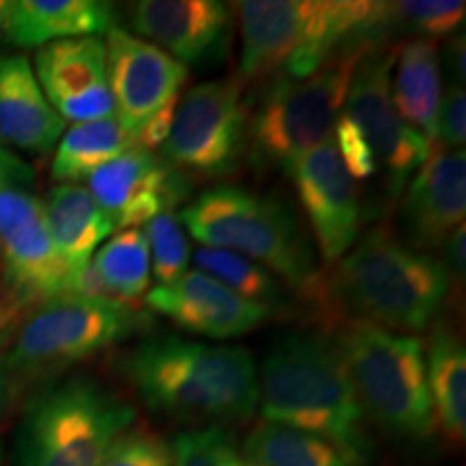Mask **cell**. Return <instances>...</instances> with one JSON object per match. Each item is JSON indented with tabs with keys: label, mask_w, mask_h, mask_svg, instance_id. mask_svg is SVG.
<instances>
[{
	"label": "cell",
	"mask_w": 466,
	"mask_h": 466,
	"mask_svg": "<svg viewBox=\"0 0 466 466\" xmlns=\"http://www.w3.org/2000/svg\"><path fill=\"white\" fill-rule=\"evenodd\" d=\"M124 370L145 406L184 421H247L259 401L258 367L240 346L149 337L130 350Z\"/></svg>",
	"instance_id": "1"
},
{
	"label": "cell",
	"mask_w": 466,
	"mask_h": 466,
	"mask_svg": "<svg viewBox=\"0 0 466 466\" xmlns=\"http://www.w3.org/2000/svg\"><path fill=\"white\" fill-rule=\"evenodd\" d=\"M258 382L264 421L318 436L354 466L374 460L367 419L329 339L283 335L258 370Z\"/></svg>",
	"instance_id": "2"
},
{
	"label": "cell",
	"mask_w": 466,
	"mask_h": 466,
	"mask_svg": "<svg viewBox=\"0 0 466 466\" xmlns=\"http://www.w3.org/2000/svg\"><path fill=\"white\" fill-rule=\"evenodd\" d=\"M242 80L305 78L339 55L343 44L378 42L384 3L363 0H244Z\"/></svg>",
	"instance_id": "3"
},
{
	"label": "cell",
	"mask_w": 466,
	"mask_h": 466,
	"mask_svg": "<svg viewBox=\"0 0 466 466\" xmlns=\"http://www.w3.org/2000/svg\"><path fill=\"white\" fill-rule=\"evenodd\" d=\"M450 285L445 261L374 229L337 261L322 305L393 333H421L439 316Z\"/></svg>",
	"instance_id": "4"
},
{
	"label": "cell",
	"mask_w": 466,
	"mask_h": 466,
	"mask_svg": "<svg viewBox=\"0 0 466 466\" xmlns=\"http://www.w3.org/2000/svg\"><path fill=\"white\" fill-rule=\"evenodd\" d=\"M179 220L203 247L244 255L322 305L324 281L316 255L283 201L223 184L195 197Z\"/></svg>",
	"instance_id": "5"
},
{
	"label": "cell",
	"mask_w": 466,
	"mask_h": 466,
	"mask_svg": "<svg viewBox=\"0 0 466 466\" xmlns=\"http://www.w3.org/2000/svg\"><path fill=\"white\" fill-rule=\"evenodd\" d=\"M335 348L365 419L398 439L428 441L436 432L423 343L382 326L348 319Z\"/></svg>",
	"instance_id": "6"
},
{
	"label": "cell",
	"mask_w": 466,
	"mask_h": 466,
	"mask_svg": "<svg viewBox=\"0 0 466 466\" xmlns=\"http://www.w3.org/2000/svg\"><path fill=\"white\" fill-rule=\"evenodd\" d=\"M134 408L102 382L76 376L28 401L17 428V466H102Z\"/></svg>",
	"instance_id": "7"
},
{
	"label": "cell",
	"mask_w": 466,
	"mask_h": 466,
	"mask_svg": "<svg viewBox=\"0 0 466 466\" xmlns=\"http://www.w3.org/2000/svg\"><path fill=\"white\" fill-rule=\"evenodd\" d=\"M378 42L352 44L333 61L305 78H279L248 119V147L264 167H291L311 149L333 138L346 106L354 69L367 48Z\"/></svg>",
	"instance_id": "8"
},
{
	"label": "cell",
	"mask_w": 466,
	"mask_h": 466,
	"mask_svg": "<svg viewBox=\"0 0 466 466\" xmlns=\"http://www.w3.org/2000/svg\"><path fill=\"white\" fill-rule=\"evenodd\" d=\"M143 324L132 307L66 294L46 300L28 316L7 352L15 371L55 370L96 357Z\"/></svg>",
	"instance_id": "9"
},
{
	"label": "cell",
	"mask_w": 466,
	"mask_h": 466,
	"mask_svg": "<svg viewBox=\"0 0 466 466\" xmlns=\"http://www.w3.org/2000/svg\"><path fill=\"white\" fill-rule=\"evenodd\" d=\"M248 147V108L240 80H209L179 96L162 149L175 168L225 177Z\"/></svg>",
	"instance_id": "10"
},
{
	"label": "cell",
	"mask_w": 466,
	"mask_h": 466,
	"mask_svg": "<svg viewBox=\"0 0 466 466\" xmlns=\"http://www.w3.org/2000/svg\"><path fill=\"white\" fill-rule=\"evenodd\" d=\"M393 52L371 46L360 56L350 83L346 106L370 143L378 165L389 175L393 197H400L425 160L432 154V143L398 113L391 97Z\"/></svg>",
	"instance_id": "11"
},
{
	"label": "cell",
	"mask_w": 466,
	"mask_h": 466,
	"mask_svg": "<svg viewBox=\"0 0 466 466\" xmlns=\"http://www.w3.org/2000/svg\"><path fill=\"white\" fill-rule=\"evenodd\" d=\"M0 253L22 299L46 302L69 291L74 270L52 240L44 203L25 186H0Z\"/></svg>",
	"instance_id": "12"
},
{
	"label": "cell",
	"mask_w": 466,
	"mask_h": 466,
	"mask_svg": "<svg viewBox=\"0 0 466 466\" xmlns=\"http://www.w3.org/2000/svg\"><path fill=\"white\" fill-rule=\"evenodd\" d=\"M104 44L115 116L134 141L151 116L179 100L188 67L119 26L110 28Z\"/></svg>",
	"instance_id": "13"
},
{
	"label": "cell",
	"mask_w": 466,
	"mask_h": 466,
	"mask_svg": "<svg viewBox=\"0 0 466 466\" xmlns=\"http://www.w3.org/2000/svg\"><path fill=\"white\" fill-rule=\"evenodd\" d=\"M296 192L326 264H337L359 240L360 201L357 182L346 171L333 138L291 167Z\"/></svg>",
	"instance_id": "14"
},
{
	"label": "cell",
	"mask_w": 466,
	"mask_h": 466,
	"mask_svg": "<svg viewBox=\"0 0 466 466\" xmlns=\"http://www.w3.org/2000/svg\"><path fill=\"white\" fill-rule=\"evenodd\" d=\"M85 188L115 229H132L184 201L188 184L154 151L132 147L89 175Z\"/></svg>",
	"instance_id": "15"
},
{
	"label": "cell",
	"mask_w": 466,
	"mask_h": 466,
	"mask_svg": "<svg viewBox=\"0 0 466 466\" xmlns=\"http://www.w3.org/2000/svg\"><path fill=\"white\" fill-rule=\"evenodd\" d=\"M33 72L46 100L66 124L115 115L106 44L102 37L66 39L44 46L35 55Z\"/></svg>",
	"instance_id": "16"
},
{
	"label": "cell",
	"mask_w": 466,
	"mask_h": 466,
	"mask_svg": "<svg viewBox=\"0 0 466 466\" xmlns=\"http://www.w3.org/2000/svg\"><path fill=\"white\" fill-rule=\"evenodd\" d=\"M130 25L182 66H201L227 52L231 9L217 0H141L130 7Z\"/></svg>",
	"instance_id": "17"
},
{
	"label": "cell",
	"mask_w": 466,
	"mask_h": 466,
	"mask_svg": "<svg viewBox=\"0 0 466 466\" xmlns=\"http://www.w3.org/2000/svg\"><path fill=\"white\" fill-rule=\"evenodd\" d=\"M145 302L179 329L218 341L247 335L272 316L270 309L244 299L199 270H188L167 288L147 291Z\"/></svg>",
	"instance_id": "18"
},
{
	"label": "cell",
	"mask_w": 466,
	"mask_h": 466,
	"mask_svg": "<svg viewBox=\"0 0 466 466\" xmlns=\"http://www.w3.org/2000/svg\"><path fill=\"white\" fill-rule=\"evenodd\" d=\"M466 217L464 149H436L408 182L404 229L417 248H439Z\"/></svg>",
	"instance_id": "19"
},
{
	"label": "cell",
	"mask_w": 466,
	"mask_h": 466,
	"mask_svg": "<svg viewBox=\"0 0 466 466\" xmlns=\"http://www.w3.org/2000/svg\"><path fill=\"white\" fill-rule=\"evenodd\" d=\"M66 132V121L46 100L31 61L0 52V145L46 156Z\"/></svg>",
	"instance_id": "20"
},
{
	"label": "cell",
	"mask_w": 466,
	"mask_h": 466,
	"mask_svg": "<svg viewBox=\"0 0 466 466\" xmlns=\"http://www.w3.org/2000/svg\"><path fill=\"white\" fill-rule=\"evenodd\" d=\"M115 28V7L104 0H14L5 35L20 48L100 37Z\"/></svg>",
	"instance_id": "21"
},
{
	"label": "cell",
	"mask_w": 466,
	"mask_h": 466,
	"mask_svg": "<svg viewBox=\"0 0 466 466\" xmlns=\"http://www.w3.org/2000/svg\"><path fill=\"white\" fill-rule=\"evenodd\" d=\"M391 97L398 113L434 145L442 89L441 52L432 39L417 37L395 48Z\"/></svg>",
	"instance_id": "22"
},
{
	"label": "cell",
	"mask_w": 466,
	"mask_h": 466,
	"mask_svg": "<svg viewBox=\"0 0 466 466\" xmlns=\"http://www.w3.org/2000/svg\"><path fill=\"white\" fill-rule=\"evenodd\" d=\"M42 203L52 240L74 272L89 264L93 253L115 233V225L85 186L58 184Z\"/></svg>",
	"instance_id": "23"
},
{
	"label": "cell",
	"mask_w": 466,
	"mask_h": 466,
	"mask_svg": "<svg viewBox=\"0 0 466 466\" xmlns=\"http://www.w3.org/2000/svg\"><path fill=\"white\" fill-rule=\"evenodd\" d=\"M434 423L451 442L466 436V350L450 324L436 322L425 354Z\"/></svg>",
	"instance_id": "24"
},
{
	"label": "cell",
	"mask_w": 466,
	"mask_h": 466,
	"mask_svg": "<svg viewBox=\"0 0 466 466\" xmlns=\"http://www.w3.org/2000/svg\"><path fill=\"white\" fill-rule=\"evenodd\" d=\"M132 147V137L115 115L80 121L63 132L56 143L50 173L63 184L86 182L97 168Z\"/></svg>",
	"instance_id": "25"
},
{
	"label": "cell",
	"mask_w": 466,
	"mask_h": 466,
	"mask_svg": "<svg viewBox=\"0 0 466 466\" xmlns=\"http://www.w3.org/2000/svg\"><path fill=\"white\" fill-rule=\"evenodd\" d=\"M242 451L255 466H354L330 442L268 421L247 436Z\"/></svg>",
	"instance_id": "26"
},
{
	"label": "cell",
	"mask_w": 466,
	"mask_h": 466,
	"mask_svg": "<svg viewBox=\"0 0 466 466\" xmlns=\"http://www.w3.org/2000/svg\"><path fill=\"white\" fill-rule=\"evenodd\" d=\"M91 264L96 266L110 294L121 305L130 307V302L147 296L151 279L149 244L143 229H138V227L121 229L116 236L108 238L96 250V258L91 259Z\"/></svg>",
	"instance_id": "27"
},
{
	"label": "cell",
	"mask_w": 466,
	"mask_h": 466,
	"mask_svg": "<svg viewBox=\"0 0 466 466\" xmlns=\"http://www.w3.org/2000/svg\"><path fill=\"white\" fill-rule=\"evenodd\" d=\"M190 261L203 275L217 279L244 299L270 309L272 313L283 311L285 294L281 281L253 259L233 250L201 247L192 253Z\"/></svg>",
	"instance_id": "28"
},
{
	"label": "cell",
	"mask_w": 466,
	"mask_h": 466,
	"mask_svg": "<svg viewBox=\"0 0 466 466\" xmlns=\"http://www.w3.org/2000/svg\"><path fill=\"white\" fill-rule=\"evenodd\" d=\"M145 238L149 244V264L156 288H167L188 272L192 248L188 233L173 209L145 223Z\"/></svg>",
	"instance_id": "29"
},
{
	"label": "cell",
	"mask_w": 466,
	"mask_h": 466,
	"mask_svg": "<svg viewBox=\"0 0 466 466\" xmlns=\"http://www.w3.org/2000/svg\"><path fill=\"white\" fill-rule=\"evenodd\" d=\"M171 466H255L223 425L186 430L171 445Z\"/></svg>",
	"instance_id": "30"
},
{
	"label": "cell",
	"mask_w": 466,
	"mask_h": 466,
	"mask_svg": "<svg viewBox=\"0 0 466 466\" xmlns=\"http://www.w3.org/2000/svg\"><path fill=\"white\" fill-rule=\"evenodd\" d=\"M466 5L458 0H400L384 3V26H401L421 39L442 37L462 26Z\"/></svg>",
	"instance_id": "31"
},
{
	"label": "cell",
	"mask_w": 466,
	"mask_h": 466,
	"mask_svg": "<svg viewBox=\"0 0 466 466\" xmlns=\"http://www.w3.org/2000/svg\"><path fill=\"white\" fill-rule=\"evenodd\" d=\"M102 466H171V450L158 434L127 430L110 447Z\"/></svg>",
	"instance_id": "32"
},
{
	"label": "cell",
	"mask_w": 466,
	"mask_h": 466,
	"mask_svg": "<svg viewBox=\"0 0 466 466\" xmlns=\"http://www.w3.org/2000/svg\"><path fill=\"white\" fill-rule=\"evenodd\" d=\"M333 143L337 154L346 167V171L352 175V179H367L378 171V162L374 158V151H371L370 143L360 132V127L350 119V115L343 110L337 119L335 130H333Z\"/></svg>",
	"instance_id": "33"
},
{
	"label": "cell",
	"mask_w": 466,
	"mask_h": 466,
	"mask_svg": "<svg viewBox=\"0 0 466 466\" xmlns=\"http://www.w3.org/2000/svg\"><path fill=\"white\" fill-rule=\"evenodd\" d=\"M466 141V93L462 86L450 85L442 96L436 116V143L441 149H464Z\"/></svg>",
	"instance_id": "34"
},
{
	"label": "cell",
	"mask_w": 466,
	"mask_h": 466,
	"mask_svg": "<svg viewBox=\"0 0 466 466\" xmlns=\"http://www.w3.org/2000/svg\"><path fill=\"white\" fill-rule=\"evenodd\" d=\"M31 168L17 158L15 154L0 145V186H25L31 182Z\"/></svg>",
	"instance_id": "35"
},
{
	"label": "cell",
	"mask_w": 466,
	"mask_h": 466,
	"mask_svg": "<svg viewBox=\"0 0 466 466\" xmlns=\"http://www.w3.org/2000/svg\"><path fill=\"white\" fill-rule=\"evenodd\" d=\"M445 255H447V270H453V275L464 279L466 272V229L464 225H460L458 229L451 231V236L447 238L445 244Z\"/></svg>",
	"instance_id": "36"
},
{
	"label": "cell",
	"mask_w": 466,
	"mask_h": 466,
	"mask_svg": "<svg viewBox=\"0 0 466 466\" xmlns=\"http://www.w3.org/2000/svg\"><path fill=\"white\" fill-rule=\"evenodd\" d=\"M445 61H447V69H450L451 76V85L453 86H462L464 89V80H466V52H464V37H453L450 46L445 50Z\"/></svg>",
	"instance_id": "37"
},
{
	"label": "cell",
	"mask_w": 466,
	"mask_h": 466,
	"mask_svg": "<svg viewBox=\"0 0 466 466\" xmlns=\"http://www.w3.org/2000/svg\"><path fill=\"white\" fill-rule=\"evenodd\" d=\"M14 367L9 365L7 354H0V410H3L7 395L11 391V376H14Z\"/></svg>",
	"instance_id": "38"
},
{
	"label": "cell",
	"mask_w": 466,
	"mask_h": 466,
	"mask_svg": "<svg viewBox=\"0 0 466 466\" xmlns=\"http://www.w3.org/2000/svg\"><path fill=\"white\" fill-rule=\"evenodd\" d=\"M11 11H14V0H0V31H5L7 26Z\"/></svg>",
	"instance_id": "39"
}]
</instances>
